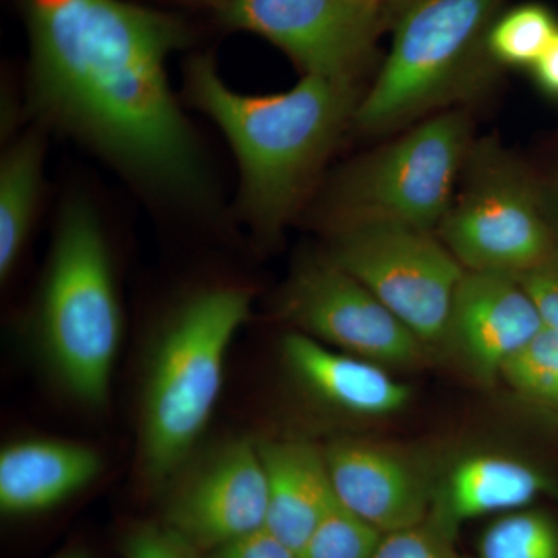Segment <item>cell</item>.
I'll use <instances>...</instances> for the list:
<instances>
[{
	"label": "cell",
	"mask_w": 558,
	"mask_h": 558,
	"mask_svg": "<svg viewBox=\"0 0 558 558\" xmlns=\"http://www.w3.org/2000/svg\"><path fill=\"white\" fill-rule=\"evenodd\" d=\"M43 178V146L28 137L13 146L0 168V277L9 279L31 233Z\"/></svg>",
	"instance_id": "cell-18"
},
{
	"label": "cell",
	"mask_w": 558,
	"mask_h": 558,
	"mask_svg": "<svg viewBox=\"0 0 558 558\" xmlns=\"http://www.w3.org/2000/svg\"><path fill=\"white\" fill-rule=\"evenodd\" d=\"M121 329L100 220L86 202H72L58 223L40 290L38 336L62 387L92 409L108 402Z\"/></svg>",
	"instance_id": "cell-5"
},
{
	"label": "cell",
	"mask_w": 558,
	"mask_h": 558,
	"mask_svg": "<svg viewBox=\"0 0 558 558\" xmlns=\"http://www.w3.org/2000/svg\"><path fill=\"white\" fill-rule=\"evenodd\" d=\"M330 258L427 348H439L465 270L433 231L389 222L337 227Z\"/></svg>",
	"instance_id": "cell-8"
},
{
	"label": "cell",
	"mask_w": 558,
	"mask_h": 558,
	"mask_svg": "<svg viewBox=\"0 0 558 558\" xmlns=\"http://www.w3.org/2000/svg\"><path fill=\"white\" fill-rule=\"evenodd\" d=\"M472 146V120L464 109L418 121L344 172L333 194L337 227L389 222L438 230Z\"/></svg>",
	"instance_id": "cell-7"
},
{
	"label": "cell",
	"mask_w": 558,
	"mask_h": 558,
	"mask_svg": "<svg viewBox=\"0 0 558 558\" xmlns=\"http://www.w3.org/2000/svg\"><path fill=\"white\" fill-rule=\"evenodd\" d=\"M16 2L40 116L143 182L201 190L199 154L167 70L191 43L189 22L130 0Z\"/></svg>",
	"instance_id": "cell-1"
},
{
	"label": "cell",
	"mask_w": 558,
	"mask_h": 558,
	"mask_svg": "<svg viewBox=\"0 0 558 558\" xmlns=\"http://www.w3.org/2000/svg\"><path fill=\"white\" fill-rule=\"evenodd\" d=\"M266 470V527L299 553L337 505L325 450L310 440L275 439L258 444Z\"/></svg>",
	"instance_id": "cell-17"
},
{
	"label": "cell",
	"mask_w": 558,
	"mask_h": 558,
	"mask_svg": "<svg viewBox=\"0 0 558 558\" xmlns=\"http://www.w3.org/2000/svg\"><path fill=\"white\" fill-rule=\"evenodd\" d=\"M531 70L539 89L549 97L558 98V32Z\"/></svg>",
	"instance_id": "cell-27"
},
{
	"label": "cell",
	"mask_w": 558,
	"mask_h": 558,
	"mask_svg": "<svg viewBox=\"0 0 558 558\" xmlns=\"http://www.w3.org/2000/svg\"><path fill=\"white\" fill-rule=\"evenodd\" d=\"M171 481L167 526L191 549L211 550L266 527V470L258 444L230 440Z\"/></svg>",
	"instance_id": "cell-11"
},
{
	"label": "cell",
	"mask_w": 558,
	"mask_h": 558,
	"mask_svg": "<svg viewBox=\"0 0 558 558\" xmlns=\"http://www.w3.org/2000/svg\"><path fill=\"white\" fill-rule=\"evenodd\" d=\"M373 2H381V0H373Z\"/></svg>",
	"instance_id": "cell-30"
},
{
	"label": "cell",
	"mask_w": 558,
	"mask_h": 558,
	"mask_svg": "<svg viewBox=\"0 0 558 558\" xmlns=\"http://www.w3.org/2000/svg\"><path fill=\"white\" fill-rule=\"evenodd\" d=\"M219 27L269 40L304 75L357 84L374 53L388 5L373 0H197Z\"/></svg>",
	"instance_id": "cell-9"
},
{
	"label": "cell",
	"mask_w": 558,
	"mask_h": 558,
	"mask_svg": "<svg viewBox=\"0 0 558 558\" xmlns=\"http://www.w3.org/2000/svg\"><path fill=\"white\" fill-rule=\"evenodd\" d=\"M124 558H193V549L167 526L131 529L121 545Z\"/></svg>",
	"instance_id": "cell-24"
},
{
	"label": "cell",
	"mask_w": 558,
	"mask_h": 558,
	"mask_svg": "<svg viewBox=\"0 0 558 558\" xmlns=\"http://www.w3.org/2000/svg\"><path fill=\"white\" fill-rule=\"evenodd\" d=\"M499 379L531 402L558 411V330H539L506 363Z\"/></svg>",
	"instance_id": "cell-21"
},
{
	"label": "cell",
	"mask_w": 558,
	"mask_h": 558,
	"mask_svg": "<svg viewBox=\"0 0 558 558\" xmlns=\"http://www.w3.org/2000/svg\"><path fill=\"white\" fill-rule=\"evenodd\" d=\"M278 312L296 332L391 371L428 360V348L330 256L301 260L281 290Z\"/></svg>",
	"instance_id": "cell-10"
},
{
	"label": "cell",
	"mask_w": 558,
	"mask_h": 558,
	"mask_svg": "<svg viewBox=\"0 0 558 558\" xmlns=\"http://www.w3.org/2000/svg\"><path fill=\"white\" fill-rule=\"evenodd\" d=\"M190 2H194V3H196V2H197V0H190Z\"/></svg>",
	"instance_id": "cell-31"
},
{
	"label": "cell",
	"mask_w": 558,
	"mask_h": 558,
	"mask_svg": "<svg viewBox=\"0 0 558 558\" xmlns=\"http://www.w3.org/2000/svg\"><path fill=\"white\" fill-rule=\"evenodd\" d=\"M325 450L337 501L380 534L425 523L436 475L405 449L362 438H337Z\"/></svg>",
	"instance_id": "cell-12"
},
{
	"label": "cell",
	"mask_w": 558,
	"mask_h": 558,
	"mask_svg": "<svg viewBox=\"0 0 558 558\" xmlns=\"http://www.w3.org/2000/svg\"><path fill=\"white\" fill-rule=\"evenodd\" d=\"M519 279L537 304L545 325L558 330V250L542 266Z\"/></svg>",
	"instance_id": "cell-25"
},
{
	"label": "cell",
	"mask_w": 558,
	"mask_h": 558,
	"mask_svg": "<svg viewBox=\"0 0 558 558\" xmlns=\"http://www.w3.org/2000/svg\"><path fill=\"white\" fill-rule=\"evenodd\" d=\"M57 558H90L87 556L86 553H83V550H69V553L61 554V556H58Z\"/></svg>",
	"instance_id": "cell-29"
},
{
	"label": "cell",
	"mask_w": 558,
	"mask_h": 558,
	"mask_svg": "<svg viewBox=\"0 0 558 558\" xmlns=\"http://www.w3.org/2000/svg\"><path fill=\"white\" fill-rule=\"evenodd\" d=\"M250 306L247 289L201 290L161 326L140 403L138 473L148 486L170 483L190 461L218 403L227 352Z\"/></svg>",
	"instance_id": "cell-3"
},
{
	"label": "cell",
	"mask_w": 558,
	"mask_h": 558,
	"mask_svg": "<svg viewBox=\"0 0 558 558\" xmlns=\"http://www.w3.org/2000/svg\"><path fill=\"white\" fill-rule=\"evenodd\" d=\"M208 554V558H299L295 550L275 537L267 527L242 535Z\"/></svg>",
	"instance_id": "cell-26"
},
{
	"label": "cell",
	"mask_w": 558,
	"mask_h": 558,
	"mask_svg": "<svg viewBox=\"0 0 558 558\" xmlns=\"http://www.w3.org/2000/svg\"><path fill=\"white\" fill-rule=\"evenodd\" d=\"M554 14L537 3L509 10L492 24L488 57L497 68H532L557 35Z\"/></svg>",
	"instance_id": "cell-19"
},
{
	"label": "cell",
	"mask_w": 558,
	"mask_h": 558,
	"mask_svg": "<svg viewBox=\"0 0 558 558\" xmlns=\"http://www.w3.org/2000/svg\"><path fill=\"white\" fill-rule=\"evenodd\" d=\"M186 89L229 140L240 163L242 209L267 236L292 218L360 101L357 84L315 75L281 94H238L208 54L189 62Z\"/></svg>",
	"instance_id": "cell-2"
},
{
	"label": "cell",
	"mask_w": 558,
	"mask_h": 558,
	"mask_svg": "<svg viewBox=\"0 0 558 558\" xmlns=\"http://www.w3.org/2000/svg\"><path fill=\"white\" fill-rule=\"evenodd\" d=\"M554 490V480L529 459L506 451H470L436 475L427 521L457 539L468 521L532 508Z\"/></svg>",
	"instance_id": "cell-14"
},
{
	"label": "cell",
	"mask_w": 558,
	"mask_h": 558,
	"mask_svg": "<svg viewBox=\"0 0 558 558\" xmlns=\"http://www.w3.org/2000/svg\"><path fill=\"white\" fill-rule=\"evenodd\" d=\"M538 189L546 218L558 236V172L545 182L538 180Z\"/></svg>",
	"instance_id": "cell-28"
},
{
	"label": "cell",
	"mask_w": 558,
	"mask_h": 558,
	"mask_svg": "<svg viewBox=\"0 0 558 558\" xmlns=\"http://www.w3.org/2000/svg\"><path fill=\"white\" fill-rule=\"evenodd\" d=\"M475 558H558V520L535 506L497 517L481 534Z\"/></svg>",
	"instance_id": "cell-20"
},
{
	"label": "cell",
	"mask_w": 558,
	"mask_h": 558,
	"mask_svg": "<svg viewBox=\"0 0 558 558\" xmlns=\"http://www.w3.org/2000/svg\"><path fill=\"white\" fill-rule=\"evenodd\" d=\"M281 360L296 388L315 405L343 416L381 418L409 407L411 389L391 369L292 330L282 339Z\"/></svg>",
	"instance_id": "cell-15"
},
{
	"label": "cell",
	"mask_w": 558,
	"mask_h": 558,
	"mask_svg": "<svg viewBox=\"0 0 558 558\" xmlns=\"http://www.w3.org/2000/svg\"><path fill=\"white\" fill-rule=\"evenodd\" d=\"M438 238L465 271L520 278L558 250L538 180L494 142L473 143Z\"/></svg>",
	"instance_id": "cell-6"
},
{
	"label": "cell",
	"mask_w": 558,
	"mask_h": 558,
	"mask_svg": "<svg viewBox=\"0 0 558 558\" xmlns=\"http://www.w3.org/2000/svg\"><path fill=\"white\" fill-rule=\"evenodd\" d=\"M373 558H469L454 546V538L432 523L391 532L381 537Z\"/></svg>",
	"instance_id": "cell-23"
},
{
	"label": "cell",
	"mask_w": 558,
	"mask_h": 558,
	"mask_svg": "<svg viewBox=\"0 0 558 558\" xmlns=\"http://www.w3.org/2000/svg\"><path fill=\"white\" fill-rule=\"evenodd\" d=\"M545 326L519 278L465 271L439 348L470 379L494 385L506 363Z\"/></svg>",
	"instance_id": "cell-13"
},
{
	"label": "cell",
	"mask_w": 558,
	"mask_h": 558,
	"mask_svg": "<svg viewBox=\"0 0 558 558\" xmlns=\"http://www.w3.org/2000/svg\"><path fill=\"white\" fill-rule=\"evenodd\" d=\"M384 534L337 501L319 521L299 558H373Z\"/></svg>",
	"instance_id": "cell-22"
},
{
	"label": "cell",
	"mask_w": 558,
	"mask_h": 558,
	"mask_svg": "<svg viewBox=\"0 0 558 558\" xmlns=\"http://www.w3.org/2000/svg\"><path fill=\"white\" fill-rule=\"evenodd\" d=\"M501 0H389L391 49L352 123L388 134L478 94L497 65L487 36Z\"/></svg>",
	"instance_id": "cell-4"
},
{
	"label": "cell",
	"mask_w": 558,
	"mask_h": 558,
	"mask_svg": "<svg viewBox=\"0 0 558 558\" xmlns=\"http://www.w3.org/2000/svg\"><path fill=\"white\" fill-rule=\"evenodd\" d=\"M101 458L72 440L33 438L0 453V510L7 517L46 512L100 475Z\"/></svg>",
	"instance_id": "cell-16"
}]
</instances>
